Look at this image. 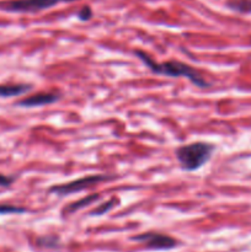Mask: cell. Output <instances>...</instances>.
Returning a JSON list of instances; mask_svg holds the SVG:
<instances>
[{
	"label": "cell",
	"mask_w": 251,
	"mask_h": 252,
	"mask_svg": "<svg viewBox=\"0 0 251 252\" xmlns=\"http://www.w3.org/2000/svg\"><path fill=\"white\" fill-rule=\"evenodd\" d=\"M25 212H26L25 208L10 206V204H0V214H20Z\"/></svg>",
	"instance_id": "11"
},
{
	"label": "cell",
	"mask_w": 251,
	"mask_h": 252,
	"mask_svg": "<svg viewBox=\"0 0 251 252\" xmlns=\"http://www.w3.org/2000/svg\"><path fill=\"white\" fill-rule=\"evenodd\" d=\"M134 56L137 57V58L139 59L150 71H152V73L157 74V75L170 76V78H180V76H184L187 80L191 81L193 85H196L197 88L207 89L211 86V83H208L196 69H193L191 65L184 63V62L169 61L162 62V63H157V62H155L149 54L140 51V49H135Z\"/></svg>",
	"instance_id": "1"
},
{
	"label": "cell",
	"mask_w": 251,
	"mask_h": 252,
	"mask_svg": "<svg viewBox=\"0 0 251 252\" xmlns=\"http://www.w3.org/2000/svg\"><path fill=\"white\" fill-rule=\"evenodd\" d=\"M76 0H10L0 4V9L7 12L19 14H32L42 10L51 9L61 2H73Z\"/></svg>",
	"instance_id": "4"
},
{
	"label": "cell",
	"mask_w": 251,
	"mask_h": 252,
	"mask_svg": "<svg viewBox=\"0 0 251 252\" xmlns=\"http://www.w3.org/2000/svg\"><path fill=\"white\" fill-rule=\"evenodd\" d=\"M118 202L117 198H111L108 199L107 202H105V203L100 204V206L97 207V208L94 209L93 212L90 213V216L93 217H100V216H103V214L108 213L110 211H112L113 208L116 207V203Z\"/></svg>",
	"instance_id": "10"
},
{
	"label": "cell",
	"mask_w": 251,
	"mask_h": 252,
	"mask_svg": "<svg viewBox=\"0 0 251 252\" xmlns=\"http://www.w3.org/2000/svg\"><path fill=\"white\" fill-rule=\"evenodd\" d=\"M38 245L43 248H56L58 245V238L56 236H46V238L38 239Z\"/></svg>",
	"instance_id": "12"
},
{
	"label": "cell",
	"mask_w": 251,
	"mask_h": 252,
	"mask_svg": "<svg viewBox=\"0 0 251 252\" xmlns=\"http://www.w3.org/2000/svg\"><path fill=\"white\" fill-rule=\"evenodd\" d=\"M116 176L113 175H106V174H97V175H90V176L80 177V179L73 180V181H69L66 184H61V185H53L48 189L49 193L58 194V196L63 197L66 194L76 193V192H80L83 189H90V187L95 186V185L100 184V182L105 181H112L115 180Z\"/></svg>",
	"instance_id": "3"
},
{
	"label": "cell",
	"mask_w": 251,
	"mask_h": 252,
	"mask_svg": "<svg viewBox=\"0 0 251 252\" xmlns=\"http://www.w3.org/2000/svg\"><path fill=\"white\" fill-rule=\"evenodd\" d=\"M62 98V95L57 91H41V93L33 94L31 96L22 98V100L17 101L16 105L20 107H39V106H46L56 103Z\"/></svg>",
	"instance_id": "6"
},
{
	"label": "cell",
	"mask_w": 251,
	"mask_h": 252,
	"mask_svg": "<svg viewBox=\"0 0 251 252\" xmlns=\"http://www.w3.org/2000/svg\"><path fill=\"white\" fill-rule=\"evenodd\" d=\"M133 240L143 244L145 248L150 250H170L179 244L177 240H175L171 236L160 233H143L134 236Z\"/></svg>",
	"instance_id": "5"
},
{
	"label": "cell",
	"mask_w": 251,
	"mask_h": 252,
	"mask_svg": "<svg viewBox=\"0 0 251 252\" xmlns=\"http://www.w3.org/2000/svg\"><path fill=\"white\" fill-rule=\"evenodd\" d=\"M32 89L31 84H9L0 85V97H14L24 95Z\"/></svg>",
	"instance_id": "8"
},
{
	"label": "cell",
	"mask_w": 251,
	"mask_h": 252,
	"mask_svg": "<svg viewBox=\"0 0 251 252\" xmlns=\"http://www.w3.org/2000/svg\"><path fill=\"white\" fill-rule=\"evenodd\" d=\"M100 198H101V194H98V193L89 194V196L83 197V198H80L79 201H75V202H73V203L68 204V206L63 209V216H69V214L75 213V212L80 211V209H83V208H85V207L93 204L94 202L98 201Z\"/></svg>",
	"instance_id": "7"
},
{
	"label": "cell",
	"mask_w": 251,
	"mask_h": 252,
	"mask_svg": "<svg viewBox=\"0 0 251 252\" xmlns=\"http://www.w3.org/2000/svg\"><path fill=\"white\" fill-rule=\"evenodd\" d=\"M93 17V10L90 6H84L78 11V19L80 21H89Z\"/></svg>",
	"instance_id": "13"
},
{
	"label": "cell",
	"mask_w": 251,
	"mask_h": 252,
	"mask_svg": "<svg viewBox=\"0 0 251 252\" xmlns=\"http://www.w3.org/2000/svg\"><path fill=\"white\" fill-rule=\"evenodd\" d=\"M14 181H15V177L6 176V175L0 174V187H10Z\"/></svg>",
	"instance_id": "14"
},
{
	"label": "cell",
	"mask_w": 251,
	"mask_h": 252,
	"mask_svg": "<svg viewBox=\"0 0 251 252\" xmlns=\"http://www.w3.org/2000/svg\"><path fill=\"white\" fill-rule=\"evenodd\" d=\"M229 9L241 14H251V0H230L226 2Z\"/></svg>",
	"instance_id": "9"
},
{
	"label": "cell",
	"mask_w": 251,
	"mask_h": 252,
	"mask_svg": "<svg viewBox=\"0 0 251 252\" xmlns=\"http://www.w3.org/2000/svg\"><path fill=\"white\" fill-rule=\"evenodd\" d=\"M216 145L208 142H193L175 150V157L182 170L188 172L202 169L211 160Z\"/></svg>",
	"instance_id": "2"
}]
</instances>
